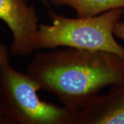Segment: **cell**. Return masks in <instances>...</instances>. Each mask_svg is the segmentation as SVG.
<instances>
[{"instance_id": "cell-1", "label": "cell", "mask_w": 124, "mask_h": 124, "mask_svg": "<svg viewBox=\"0 0 124 124\" xmlns=\"http://www.w3.org/2000/svg\"><path fill=\"white\" fill-rule=\"evenodd\" d=\"M26 73L41 90L79 112L102 89L124 79V57L106 51L64 47L36 53Z\"/></svg>"}, {"instance_id": "cell-2", "label": "cell", "mask_w": 124, "mask_h": 124, "mask_svg": "<svg viewBox=\"0 0 124 124\" xmlns=\"http://www.w3.org/2000/svg\"><path fill=\"white\" fill-rule=\"evenodd\" d=\"M124 15V8L111 10L90 17L70 18L49 10L51 24H41L37 50L59 47L106 51L124 57V47L115 39L114 28Z\"/></svg>"}, {"instance_id": "cell-3", "label": "cell", "mask_w": 124, "mask_h": 124, "mask_svg": "<svg viewBox=\"0 0 124 124\" xmlns=\"http://www.w3.org/2000/svg\"><path fill=\"white\" fill-rule=\"evenodd\" d=\"M40 87L10 59L0 68V114L7 124H74L78 112L43 101Z\"/></svg>"}, {"instance_id": "cell-4", "label": "cell", "mask_w": 124, "mask_h": 124, "mask_svg": "<svg viewBox=\"0 0 124 124\" xmlns=\"http://www.w3.org/2000/svg\"><path fill=\"white\" fill-rule=\"evenodd\" d=\"M0 20L12 34L9 52L15 57H26L37 49L39 24L35 7L26 0H0Z\"/></svg>"}, {"instance_id": "cell-5", "label": "cell", "mask_w": 124, "mask_h": 124, "mask_svg": "<svg viewBox=\"0 0 124 124\" xmlns=\"http://www.w3.org/2000/svg\"><path fill=\"white\" fill-rule=\"evenodd\" d=\"M74 124H124V79L79 111Z\"/></svg>"}, {"instance_id": "cell-6", "label": "cell", "mask_w": 124, "mask_h": 124, "mask_svg": "<svg viewBox=\"0 0 124 124\" xmlns=\"http://www.w3.org/2000/svg\"><path fill=\"white\" fill-rule=\"evenodd\" d=\"M54 6H68L78 17L97 16L111 10L124 8V0H50Z\"/></svg>"}, {"instance_id": "cell-7", "label": "cell", "mask_w": 124, "mask_h": 124, "mask_svg": "<svg viewBox=\"0 0 124 124\" xmlns=\"http://www.w3.org/2000/svg\"><path fill=\"white\" fill-rule=\"evenodd\" d=\"M9 55H10L9 49L7 48V47L4 44L0 43V68L6 61L10 59ZM6 124V122L2 116L0 114V124Z\"/></svg>"}, {"instance_id": "cell-8", "label": "cell", "mask_w": 124, "mask_h": 124, "mask_svg": "<svg viewBox=\"0 0 124 124\" xmlns=\"http://www.w3.org/2000/svg\"><path fill=\"white\" fill-rule=\"evenodd\" d=\"M114 35L116 37L124 41V22H118L114 28Z\"/></svg>"}, {"instance_id": "cell-9", "label": "cell", "mask_w": 124, "mask_h": 124, "mask_svg": "<svg viewBox=\"0 0 124 124\" xmlns=\"http://www.w3.org/2000/svg\"><path fill=\"white\" fill-rule=\"evenodd\" d=\"M39 1H41L43 4L47 8H50V3L49 0H39Z\"/></svg>"}]
</instances>
